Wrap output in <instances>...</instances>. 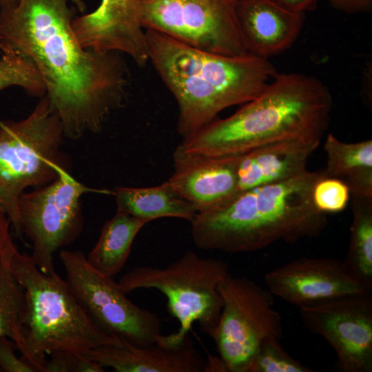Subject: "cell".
<instances>
[{
  "label": "cell",
  "mask_w": 372,
  "mask_h": 372,
  "mask_svg": "<svg viewBox=\"0 0 372 372\" xmlns=\"http://www.w3.org/2000/svg\"><path fill=\"white\" fill-rule=\"evenodd\" d=\"M69 0H18L0 8V50L28 59L45 85L65 137L99 133L127 99L123 54L83 48L72 28Z\"/></svg>",
  "instance_id": "6da1fadb"
},
{
  "label": "cell",
  "mask_w": 372,
  "mask_h": 372,
  "mask_svg": "<svg viewBox=\"0 0 372 372\" xmlns=\"http://www.w3.org/2000/svg\"><path fill=\"white\" fill-rule=\"evenodd\" d=\"M145 37L148 62L177 102L183 138L223 110L255 99L277 73L268 59L211 53L149 30Z\"/></svg>",
  "instance_id": "7a4b0ae2"
},
{
  "label": "cell",
  "mask_w": 372,
  "mask_h": 372,
  "mask_svg": "<svg viewBox=\"0 0 372 372\" xmlns=\"http://www.w3.org/2000/svg\"><path fill=\"white\" fill-rule=\"evenodd\" d=\"M332 106L328 87L316 77L277 72L258 96L183 138L180 145L189 153L223 156L289 138H322Z\"/></svg>",
  "instance_id": "3957f363"
},
{
  "label": "cell",
  "mask_w": 372,
  "mask_h": 372,
  "mask_svg": "<svg viewBox=\"0 0 372 372\" xmlns=\"http://www.w3.org/2000/svg\"><path fill=\"white\" fill-rule=\"evenodd\" d=\"M323 172L307 169L242 192L219 209L198 213L191 222L194 244L201 249L233 254L320 236L327 220L315 207L312 190Z\"/></svg>",
  "instance_id": "277c9868"
},
{
  "label": "cell",
  "mask_w": 372,
  "mask_h": 372,
  "mask_svg": "<svg viewBox=\"0 0 372 372\" xmlns=\"http://www.w3.org/2000/svg\"><path fill=\"white\" fill-rule=\"evenodd\" d=\"M5 249L10 271L23 289L25 340L45 366V354L53 351L82 354L103 344L122 343V338L106 333L97 325L65 280L57 273H43L30 256L18 251L11 237Z\"/></svg>",
  "instance_id": "5b68a950"
},
{
  "label": "cell",
  "mask_w": 372,
  "mask_h": 372,
  "mask_svg": "<svg viewBox=\"0 0 372 372\" xmlns=\"http://www.w3.org/2000/svg\"><path fill=\"white\" fill-rule=\"evenodd\" d=\"M64 138L61 120L46 95L26 118L1 123L0 209L19 236L23 234L20 196L30 187L45 185L68 172Z\"/></svg>",
  "instance_id": "8992f818"
},
{
  "label": "cell",
  "mask_w": 372,
  "mask_h": 372,
  "mask_svg": "<svg viewBox=\"0 0 372 372\" xmlns=\"http://www.w3.org/2000/svg\"><path fill=\"white\" fill-rule=\"evenodd\" d=\"M229 275L224 261L189 251L163 268L136 267L124 274L118 284L126 294L138 289H155L165 295L168 311L178 321L179 328L168 335L161 334L156 342L174 346L189 335L195 322L211 336L223 307L218 287Z\"/></svg>",
  "instance_id": "52a82bcc"
},
{
  "label": "cell",
  "mask_w": 372,
  "mask_h": 372,
  "mask_svg": "<svg viewBox=\"0 0 372 372\" xmlns=\"http://www.w3.org/2000/svg\"><path fill=\"white\" fill-rule=\"evenodd\" d=\"M218 289L223 307L210 337L225 372H248L263 343L280 341L282 317L271 292L248 278L230 274Z\"/></svg>",
  "instance_id": "ba28073f"
},
{
  "label": "cell",
  "mask_w": 372,
  "mask_h": 372,
  "mask_svg": "<svg viewBox=\"0 0 372 372\" xmlns=\"http://www.w3.org/2000/svg\"><path fill=\"white\" fill-rule=\"evenodd\" d=\"M145 30L189 46L230 56L249 54L240 29L236 0H141Z\"/></svg>",
  "instance_id": "9c48e42d"
},
{
  "label": "cell",
  "mask_w": 372,
  "mask_h": 372,
  "mask_svg": "<svg viewBox=\"0 0 372 372\" xmlns=\"http://www.w3.org/2000/svg\"><path fill=\"white\" fill-rule=\"evenodd\" d=\"M68 285L92 319L106 333L140 347L156 342L161 322L126 297L113 278L93 268L81 251L59 253Z\"/></svg>",
  "instance_id": "30bf717a"
},
{
  "label": "cell",
  "mask_w": 372,
  "mask_h": 372,
  "mask_svg": "<svg viewBox=\"0 0 372 372\" xmlns=\"http://www.w3.org/2000/svg\"><path fill=\"white\" fill-rule=\"evenodd\" d=\"M93 191L62 172L51 183L23 192L18 208L23 231L30 240V258L44 273H56L55 252L73 242L83 226L81 197Z\"/></svg>",
  "instance_id": "8fae6325"
},
{
  "label": "cell",
  "mask_w": 372,
  "mask_h": 372,
  "mask_svg": "<svg viewBox=\"0 0 372 372\" xmlns=\"http://www.w3.org/2000/svg\"><path fill=\"white\" fill-rule=\"evenodd\" d=\"M299 310L304 326L333 349L342 371H372L371 293Z\"/></svg>",
  "instance_id": "7c38bea8"
},
{
  "label": "cell",
  "mask_w": 372,
  "mask_h": 372,
  "mask_svg": "<svg viewBox=\"0 0 372 372\" xmlns=\"http://www.w3.org/2000/svg\"><path fill=\"white\" fill-rule=\"evenodd\" d=\"M267 289L299 309L341 298L371 293L344 261L333 258L301 257L265 276Z\"/></svg>",
  "instance_id": "4fadbf2b"
},
{
  "label": "cell",
  "mask_w": 372,
  "mask_h": 372,
  "mask_svg": "<svg viewBox=\"0 0 372 372\" xmlns=\"http://www.w3.org/2000/svg\"><path fill=\"white\" fill-rule=\"evenodd\" d=\"M141 0H101L92 12L72 21L80 44L97 52H116L142 67L148 62L145 30L140 21Z\"/></svg>",
  "instance_id": "5bb4252c"
},
{
  "label": "cell",
  "mask_w": 372,
  "mask_h": 372,
  "mask_svg": "<svg viewBox=\"0 0 372 372\" xmlns=\"http://www.w3.org/2000/svg\"><path fill=\"white\" fill-rule=\"evenodd\" d=\"M238 156L192 154L179 145L173 154L174 170L168 182L198 213L219 209L238 194Z\"/></svg>",
  "instance_id": "9a60e30c"
},
{
  "label": "cell",
  "mask_w": 372,
  "mask_h": 372,
  "mask_svg": "<svg viewBox=\"0 0 372 372\" xmlns=\"http://www.w3.org/2000/svg\"><path fill=\"white\" fill-rule=\"evenodd\" d=\"M81 355L116 372H201L207 362L189 335L174 346L156 342L140 347L122 338L121 344H103Z\"/></svg>",
  "instance_id": "2e32d148"
},
{
  "label": "cell",
  "mask_w": 372,
  "mask_h": 372,
  "mask_svg": "<svg viewBox=\"0 0 372 372\" xmlns=\"http://www.w3.org/2000/svg\"><path fill=\"white\" fill-rule=\"evenodd\" d=\"M236 12L248 52L265 59L280 54L293 44L304 16L271 0H236Z\"/></svg>",
  "instance_id": "e0dca14e"
},
{
  "label": "cell",
  "mask_w": 372,
  "mask_h": 372,
  "mask_svg": "<svg viewBox=\"0 0 372 372\" xmlns=\"http://www.w3.org/2000/svg\"><path fill=\"white\" fill-rule=\"evenodd\" d=\"M322 138L318 136L289 138L239 154L237 164L238 194L302 174L307 170V162Z\"/></svg>",
  "instance_id": "ac0fdd59"
},
{
  "label": "cell",
  "mask_w": 372,
  "mask_h": 372,
  "mask_svg": "<svg viewBox=\"0 0 372 372\" xmlns=\"http://www.w3.org/2000/svg\"><path fill=\"white\" fill-rule=\"evenodd\" d=\"M117 210L148 223L164 217L192 222L198 214L194 207L177 193L168 180L149 187H116L112 191Z\"/></svg>",
  "instance_id": "d6986e66"
},
{
  "label": "cell",
  "mask_w": 372,
  "mask_h": 372,
  "mask_svg": "<svg viewBox=\"0 0 372 372\" xmlns=\"http://www.w3.org/2000/svg\"><path fill=\"white\" fill-rule=\"evenodd\" d=\"M327 176L344 182L350 194L372 197V141L344 143L329 134L324 143Z\"/></svg>",
  "instance_id": "ffe728a7"
},
{
  "label": "cell",
  "mask_w": 372,
  "mask_h": 372,
  "mask_svg": "<svg viewBox=\"0 0 372 372\" xmlns=\"http://www.w3.org/2000/svg\"><path fill=\"white\" fill-rule=\"evenodd\" d=\"M148 222L117 210L101 229L86 259L99 273L113 278L124 267L134 238Z\"/></svg>",
  "instance_id": "44dd1931"
},
{
  "label": "cell",
  "mask_w": 372,
  "mask_h": 372,
  "mask_svg": "<svg viewBox=\"0 0 372 372\" xmlns=\"http://www.w3.org/2000/svg\"><path fill=\"white\" fill-rule=\"evenodd\" d=\"M5 245L0 252V337L5 336L12 340L22 358L36 372H44L45 365L30 349L25 338L23 289L10 271Z\"/></svg>",
  "instance_id": "7402d4cb"
},
{
  "label": "cell",
  "mask_w": 372,
  "mask_h": 372,
  "mask_svg": "<svg viewBox=\"0 0 372 372\" xmlns=\"http://www.w3.org/2000/svg\"><path fill=\"white\" fill-rule=\"evenodd\" d=\"M349 201L352 219L344 262L360 280L372 286V197L351 194Z\"/></svg>",
  "instance_id": "603a6c76"
},
{
  "label": "cell",
  "mask_w": 372,
  "mask_h": 372,
  "mask_svg": "<svg viewBox=\"0 0 372 372\" xmlns=\"http://www.w3.org/2000/svg\"><path fill=\"white\" fill-rule=\"evenodd\" d=\"M13 86L40 98L46 93L39 73L28 59L10 51L0 50V91Z\"/></svg>",
  "instance_id": "cb8c5ba5"
},
{
  "label": "cell",
  "mask_w": 372,
  "mask_h": 372,
  "mask_svg": "<svg viewBox=\"0 0 372 372\" xmlns=\"http://www.w3.org/2000/svg\"><path fill=\"white\" fill-rule=\"evenodd\" d=\"M283 349L279 340L263 343L255 355L248 372H311Z\"/></svg>",
  "instance_id": "d4e9b609"
},
{
  "label": "cell",
  "mask_w": 372,
  "mask_h": 372,
  "mask_svg": "<svg viewBox=\"0 0 372 372\" xmlns=\"http://www.w3.org/2000/svg\"><path fill=\"white\" fill-rule=\"evenodd\" d=\"M350 196L348 185L340 179L327 176L324 171L313 187V204L324 214L343 211L350 200Z\"/></svg>",
  "instance_id": "484cf974"
},
{
  "label": "cell",
  "mask_w": 372,
  "mask_h": 372,
  "mask_svg": "<svg viewBox=\"0 0 372 372\" xmlns=\"http://www.w3.org/2000/svg\"><path fill=\"white\" fill-rule=\"evenodd\" d=\"M14 343L8 338L0 337V366L6 372H35L34 368L14 352Z\"/></svg>",
  "instance_id": "4316f807"
},
{
  "label": "cell",
  "mask_w": 372,
  "mask_h": 372,
  "mask_svg": "<svg viewBox=\"0 0 372 372\" xmlns=\"http://www.w3.org/2000/svg\"><path fill=\"white\" fill-rule=\"evenodd\" d=\"M47 360L45 372H76L78 354L56 351L51 352Z\"/></svg>",
  "instance_id": "83f0119b"
},
{
  "label": "cell",
  "mask_w": 372,
  "mask_h": 372,
  "mask_svg": "<svg viewBox=\"0 0 372 372\" xmlns=\"http://www.w3.org/2000/svg\"><path fill=\"white\" fill-rule=\"evenodd\" d=\"M331 6L347 14L368 12L372 7V0H328Z\"/></svg>",
  "instance_id": "f1b7e54d"
},
{
  "label": "cell",
  "mask_w": 372,
  "mask_h": 372,
  "mask_svg": "<svg viewBox=\"0 0 372 372\" xmlns=\"http://www.w3.org/2000/svg\"><path fill=\"white\" fill-rule=\"evenodd\" d=\"M291 11L304 13L315 8L318 0H271Z\"/></svg>",
  "instance_id": "f546056e"
},
{
  "label": "cell",
  "mask_w": 372,
  "mask_h": 372,
  "mask_svg": "<svg viewBox=\"0 0 372 372\" xmlns=\"http://www.w3.org/2000/svg\"><path fill=\"white\" fill-rule=\"evenodd\" d=\"M76 372H103L104 368L98 363L78 354Z\"/></svg>",
  "instance_id": "4dcf8cb0"
},
{
  "label": "cell",
  "mask_w": 372,
  "mask_h": 372,
  "mask_svg": "<svg viewBox=\"0 0 372 372\" xmlns=\"http://www.w3.org/2000/svg\"><path fill=\"white\" fill-rule=\"evenodd\" d=\"M10 225L7 216L0 209V252L7 240L11 236L9 231Z\"/></svg>",
  "instance_id": "1f68e13d"
},
{
  "label": "cell",
  "mask_w": 372,
  "mask_h": 372,
  "mask_svg": "<svg viewBox=\"0 0 372 372\" xmlns=\"http://www.w3.org/2000/svg\"><path fill=\"white\" fill-rule=\"evenodd\" d=\"M18 0H0V8L15 4Z\"/></svg>",
  "instance_id": "d6a6232c"
}]
</instances>
